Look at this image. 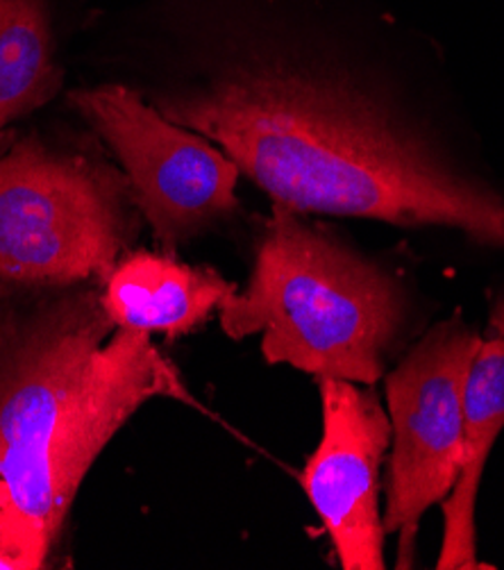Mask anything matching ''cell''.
<instances>
[{"mask_svg": "<svg viewBox=\"0 0 504 570\" xmlns=\"http://www.w3.org/2000/svg\"><path fill=\"white\" fill-rule=\"evenodd\" d=\"M137 89L300 214L447 227L504 248V191L457 124L436 46L368 0H139Z\"/></svg>", "mask_w": 504, "mask_h": 570, "instance_id": "6da1fadb", "label": "cell"}, {"mask_svg": "<svg viewBox=\"0 0 504 570\" xmlns=\"http://www.w3.org/2000/svg\"><path fill=\"white\" fill-rule=\"evenodd\" d=\"M102 282L0 289V570H39L100 452L152 397L198 407L150 334L117 327Z\"/></svg>", "mask_w": 504, "mask_h": 570, "instance_id": "7a4b0ae2", "label": "cell"}, {"mask_svg": "<svg viewBox=\"0 0 504 570\" xmlns=\"http://www.w3.org/2000/svg\"><path fill=\"white\" fill-rule=\"evenodd\" d=\"M412 314L394 271L283 205L261 225L248 287L218 305L230 338L261 334L268 364L366 386L386 375Z\"/></svg>", "mask_w": 504, "mask_h": 570, "instance_id": "3957f363", "label": "cell"}, {"mask_svg": "<svg viewBox=\"0 0 504 570\" xmlns=\"http://www.w3.org/2000/svg\"><path fill=\"white\" fill-rule=\"evenodd\" d=\"M141 220L123 168L98 153L41 132L0 148V289L105 282Z\"/></svg>", "mask_w": 504, "mask_h": 570, "instance_id": "277c9868", "label": "cell"}, {"mask_svg": "<svg viewBox=\"0 0 504 570\" xmlns=\"http://www.w3.org/2000/svg\"><path fill=\"white\" fill-rule=\"evenodd\" d=\"M69 105L119 159L155 239L176 253L239 212V166L207 137L174 124L126 82L69 94Z\"/></svg>", "mask_w": 504, "mask_h": 570, "instance_id": "5b68a950", "label": "cell"}, {"mask_svg": "<svg viewBox=\"0 0 504 570\" xmlns=\"http://www.w3.org/2000/svg\"><path fill=\"white\" fill-rule=\"evenodd\" d=\"M482 334L464 318L436 323L384 375L391 421L384 532L398 534V568H412L427 509L451 495L464 460L466 380Z\"/></svg>", "mask_w": 504, "mask_h": 570, "instance_id": "8992f818", "label": "cell"}, {"mask_svg": "<svg viewBox=\"0 0 504 570\" xmlns=\"http://www.w3.org/2000/svg\"><path fill=\"white\" fill-rule=\"evenodd\" d=\"M323 434L303 471V489L344 570H382L379 466L391 421L377 395L355 382L320 377Z\"/></svg>", "mask_w": 504, "mask_h": 570, "instance_id": "52a82bcc", "label": "cell"}, {"mask_svg": "<svg viewBox=\"0 0 504 570\" xmlns=\"http://www.w3.org/2000/svg\"><path fill=\"white\" fill-rule=\"evenodd\" d=\"M504 430V292L491 305L482 344L464 395V460L457 482L443 500V543L438 570H475L477 493L488 454Z\"/></svg>", "mask_w": 504, "mask_h": 570, "instance_id": "ba28073f", "label": "cell"}, {"mask_svg": "<svg viewBox=\"0 0 504 570\" xmlns=\"http://www.w3.org/2000/svg\"><path fill=\"white\" fill-rule=\"evenodd\" d=\"M237 287L214 268L174 253L128 250L102 282V307L117 327L176 338L196 332Z\"/></svg>", "mask_w": 504, "mask_h": 570, "instance_id": "9c48e42d", "label": "cell"}, {"mask_svg": "<svg viewBox=\"0 0 504 570\" xmlns=\"http://www.w3.org/2000/svg\"><path fill=\"white\" fill-rule=\"evenodd\" d=\"M65 87L52 0H0V132Z\"/></svg>", "mask_w": 504, "mask_h": 570, "instance_id": "30bf717a", "label": "cell"}, {"mask_svg": "<svg viewBox=\"0 0 504 570\" xmlns=\"http://www.w3.org/2000/svg\"><path fill=\"white\" fill-rule=\"evenodd\" d=\"M3 135H6V132H0V148H3Z\"/></svg>", "mask_w": 504, "mask_h": 570, "instance_id": "8fae6325", "label": "cell"}]
</instances>
